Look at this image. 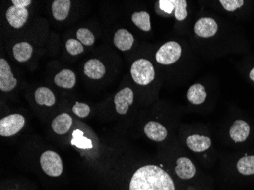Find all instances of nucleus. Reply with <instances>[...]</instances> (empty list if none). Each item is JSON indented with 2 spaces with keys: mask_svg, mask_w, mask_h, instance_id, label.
<instances>
[{
  "mask_svg": "<svg viewBox=\"0 0 254 190\" xmlns=\"http://www.w3.org/2000/svg\"><path fill=\"white\" fill-rule=\"evenodd\" d=\"M194 30L200 38H212L218 31V25L213 18H202L195 23Z\"/></svg>",
  "mask_w": 254,
  "mask_h": 190,
  "instance_id": "9",
  "label": "nucleus"
},
{
  "mask_svg": "<svg viewBox=\"0 0 254 190\" xmlns=\"http://www.w3.org/2000/svg\"><path fill=\"white\" fill-rule=\"evenodd\" d=\"M54 82L60 88H73L76 82L75 73L70 69H63L54 78Z\"/></svg>",
  "mask_w": 254,
  "mask_h": 190,
  "instance_id": "17",
  "label": "nucleus"
},
{
  "mask_svg": "<svg viewBox=\"0 0 254 190\" xmlns=\"http://www.w3.org/2000/svg\"><path fill=\"white\" fill-rule=\"evenodd\" d=\"M11 2L15 6L18 8H27L31 4V0H11Z\"/></svg>",
  "mask_w": 254,
  "mask_h": 190,
  "instance_id": "31",
  "label": "nucleus"
},
{
  "mask_svg": "<svg viewBox=\"0 0 254 190\" xmlns=\"http://www.w3.org/2000/svg\"><path fill=\"white\" fill-rule=\"evenodd\" d=\"M84 72L91 79H101L106 73V68L98 59H91L84 65Z\"/></svg>",
  "mask_w": 254,
  "mask_h": 190,
  "instance_id": "10",
  "label": "nucleus"
},
{
  "mask_svg": "<svg viewBox=\"0 0 254 190\" xmlns=\"http://www.w3.org/2000/svg\"><path fill=\"white\" fill-rule=\"evenodd\" d=\"M28 18V11L26 8H18L12 5L6 11V18L8 24L12 28H21L25 25Z\"/></svg>",
  "mask_w": 254,
  "mask_h": 190,
  "instance_id": "8",
  "label": "nucleus"
},
{
  "mask_svg": "<svg viewBox=\"0 0 254 190\" xmlns=\"http://www.w3.org/2000/svg\"><path fill=\"white\" fill-rule=\"evenodd\" d=\"M34 98L37 104L39 105H45L51 107L56 102L55 96L54 93L49 88L41 87L38 88L34 94Z\"/></svg>",
  "mask_w": 254,
  "mask_h": 190,
  "instance_id": "21",
  "label": "nucleus"
},
{
  "mask_svg": "<svg viewBox=\"0 0 254 190\" xmlns=\"http://www.w3.org/2000/svg\"><path fill=\"white\" fill-rule=\"evenodd\" d=\"M158 2H159L160 8L167 13H172V11L175 9V6L173 5L171 0H161Z\"/></svg>",
  "mask_w": 254,
  "mask_h": 190,
  "instance_id": "30",
  "label": "nucleus"
},
{
  "mask_svg": "<svg viewBox=\"0 0 254 190\" xmlns=\"http://www.w3.org/2000/svg\"><path fill=\"white\" fill-rule=\"evenodd\" d=\"M175 6V18L178 21H183L188 16L187 1L185 0H171Z\"/></svg>",
  "mask_w": 254,
  "mask_h": 190,
  "instance_id": "25",
  "label": "nucleus"
},
{
  "mask_svg": "<svg viewBox=\"0 0 254 190\" xmlns=\"http://www.w3.org/2000/svg\"><path fill=\"white\" fill-rule=\"evenodd\" d=\"M33 47L27 42L18 43L13 47V55L18 62H26L32 55Z\"/></svg>",
  "mask_w": 254,
  "mask_h": 190,
  "instance_id": "20",
  "label": "nucleus"
},
{
  "mask_svg": "<svg viewBox=\"0 0 254 190\" xmlns=\"http://www.w3.org/2000/svg\"><path fill=\"white\" fill-rule=\"evenodd\" d=\"M219 2L222 4L223 8L228 11H235L237 8L243 6L245 3L243 0H220Z\"/></svg>",
  "mask_w": 254,
  "mask_h": 190,
  "instance_id": "29",
  "label": "nucleus"
},
{
  "mask_svg": "<svg viewBox=\"0 0 254 190\" xmlns=\"http://www.w3.org/2000/svg\"><path fill=\"white\" fill-rule=\"evenodd\" d=\"M250 78H251L253 81H254V68H253L251 72H250Z\"/></svg>",
  "mask_w": 254,
  "mask_h": 190,
  "instance_id": "32",
  "label": "nucleus"
},
{
  "mask_svg": "<svg viewBox=\"0 0 254 190\" xmlns=\"http://www.w3.org/2000/svg\"><path fill=\"white\" fill-rule=\"evenodd\" d=\"M72 136L73 138L71 141L72 145H75L77 148H82V149H89L92 148V142L91 140L84 136L83 132L81 130H75Z\"/></svg>",
  "mask_w": 254,
  "mask_h": 190,
  "instance_id": "24",
  "label": "nucleus"
},
{
  "mask_svg": "<svg viewBox=\"0 0 254 190\" xmlns=\"http://www.w3.org/2000/svg\"><path fill=\"white\" fill-rule=\"evenodd\" d=\"M114 43L120 51H129L133 45L134 38L127 30L119 29L114 34Z\"/></svg>",
  "mask_w": 254,
  "mask_h": 190,
  "instance_id": "14",
  "label": "nucleus"
},
{
  "mask_svg": "<svg viewBox=\"0 0 254 190\" xmlns=\"http://www.w3.org/2000/svg\"><path fill=\"white\" fill-rule=\"evenodd\" d=\"M134 94L132 89L125 88L121 90L114 97V104L117 112L121 115L126 114L129 106L133 103Z\"/></svg>",
  "mask_w": 254,
  "mask_h": 190,
  "instance_id": "7",
  "label": "nucleus"
},
{
  "mask_svg": "<svg viewBox=\"0 0 254 190\" xmlns=\"http://www.w3.org/2000/svg\"><path fill=\"white\" fill-rule=\"evenodd\" d=\"M70 7L69 0H55L51 7L54 18L57 21H64L68 17Z\"/></svg>",
  "mask_w": 254,
  "mask_h": 190,
  "instance_id": "18",
  "label": "nucleus"
},
{
  "mask_svg": "<svg viewBox=\"0 0 254 190\" xmlns=\"http://www.w3.org/2000/svg\"><path fill=\"white\" fill-rule=\"evenodd\" d=\"M65 47H66L68 54L72 56L78 55V54L83 53L84 51L83 45L78 40H68L65 44Z\"/></svg>",
  "mask_w": 254,
  "mask_h": 190,
  "instance_id": "27",
  "label": "nucleus"
},
{
  "mask_svg": "<svg viewBox=\"0 0 254 190\" xmlns=\"http://www.w3.org/2000/svg\"><path fill=\"white\" fill-rule=\"evenodd\" d=\"M181 54V45L175 41H169L160 47L155 54V59L161 65H171L179 60Z\"/></svg>",
  "mask_w": 254,
  "mask_h": 190,
  "instance_id": "3",
  "label": "nucleus"
},
{
  "mask_svg": "<svg viewBox=\"0 0 254 190\" xmlns=\"http://www.w3.org/2000/svg\"><path fill=\"white\" fill-rule=\"evenodd\" d=\"M132 21L135 26L143 31L151 30V20L150 15L146 11H138L132 14Z\"/></svg>",
  "mask_w": 254,
  "mask_h": 190,
  "instance_id": "22",
  "label": "nucleus"
},
{
  "mask_svg": "<svg viewBox=\"0 0 254 190\" xmlns=\"http://www.w3.org/2000/svg\"><path fill=\"white\" fill-rule=\"evenodd\" d=\"M175 173L181 179L188 180L195 175L196 169L192 161L187 158H180L177 160Z\"/></svg>",
  "mask_w": 254,
  "mask_h": 190,
  "instance_id": "12",
  "label": "nucleus"
},
{
  "mask_svg": "<svg viewBox=\"0 0 254 190\" xmlns=\"http://www.w3.org/2000/svg\"><path fill=\"white\" fill-rule=\"evenodd\" d=\"M250 131L251 128L248 123L242 120H238L230 128V137L235 142H243L249 136Z\"/></svg>",
  "mask_w": 254,
  "mask_h": 190,
  "instance_id": "11",
  "label": "nucleus"
},
{
  "mask_svg": "<svg viewBox=\"0 0 254 190\" xmlns=\"http://www.w3.org/2000/svg\"><path fill=\"white\" fill-rule=\"evenodd\" d=\"M207 94L203 85L195 84L192 85L188 91L187 97L190 102L195 105H199L205 101Z\"/></svg>",
  "mask_w": 254,
  "mask_h": 190,
  "instance_id": "19",
  "label": "nucleus"
},
{
  "mask_svg": "<svg viewBox=\"0 0 254 190\" xmlns=\"http://www.w3.org/2000/svg\"><path fill=\"white\" fill-rule=\"evenodd\" d=\"M129 190H175L169 174L156 165H146L135 171Z\"/></svg>",
  "mask_w": 254,
  "mask_h": 190,
  "instance_id": "1",
  "label": "nucleus"
},
{
  "mask_svg": "<svg viewBox=\"0 0 254 190\" xmlns=\"http://www.w3.org/2000/svg\"><path fill=\"white\" fill-rule=\"evenodd\" d=\"M132 79L139 85H147L155 79L153 65L145 59H139L132 63L130 69Z\"/></svg>",
  "mask_w": 254,
  "mask_h": 190,
  "instance_id": "2",
  "label": "nucleus"
},
{
  "mask_svg": "<svg viewBox=\"0 0 254 190\" xmlns=\"http://www.w3.org/2000/svg\"><path fill=\"white\" fill-rule=\"evenodd\" d=\"M72 112L80 118H85L90 114V107L84 103L76 102L72 108Z\"/></svg>",
  "mask_w": 254,
  "mask_h": 190,
  "instance_id": "28",
  "label": "nucleus"
},
{
  "mask_svg": "<svg viewBox=\"0 0 254 190\" xmlns=\"http://www.w3.org/2000/svg\"><path fill=\"white\" fill-rule=\"evenodd\" d=\"M72 124V118L70 115L66 113H63L54 118L51 126L54 132L59 135H64L68 132Z\"/></svg>",
  "mask_w": 254,
  "mask_h": 190,
  "instance_id": "16",
  "label": "nucleus"
},
{
  "mask_svg": "<svg viewBox=\"0 0 254 190\" xmlns=\"http://www.w3.org/2000/svg\"><path fill=\"white\" fill-rule=\"evenodd\" d=\"M187 145L194 152H202L210 148L212 141L209 137L193 135L187 138Z\"/></svg>",
  "mask_w": 254,
  "mask_h": 190,
  "instance_id": "15",
  "label": "nucleus"
},
{
  "mask_svg": "<svg viewBox=\"0 0 254 190\" xmlns=\"http://www.w3.org/2000/svg\"><path fill=\"white\" fill-rule=\"evenodd\" d=\"M41 168L46 174L51 177H59L63 173V162L59 154L53 151H47L41 156Z\"/></svg>",
  "mask_w": 254,
  "mask_h": 190,
  "instance_id": "4",
  "label": "nucleus"
},
{
  "mask_svg": "<svg viewBox=\"0 0 254 190\" xmlns=\"http://www.w3.org/2000/svg\"><path fill=\"white\" fill-rule=\"evenodd\" d=\"M78 41L84 45L91 46L95 43V36L90 30L87 28H80L76 33Z\"/></svg>",
  "mask_w": 254,
  "mask_h": 190,
  "instance_id": "26",
  "label": "nucleus"
},
{
  "mask_svg": "<svg viewBox=\"0 0 254 190\" xmlns=\"http://www.w3.org/2000/svg\"><path fill=\"white\" fill-rule=\"evenodd\" d=\"M237 168L240 174L245 176L254 174V155L245 156L238 161Z\"/></svg>",
  "mask_w": 254,
  "mask_h": 190,
  "instance_id": "23",
  "label": "nucleus"
},
{
  "mask_svg": "<svg viewBox=\"0 0 254 190\" xmlns=\"http://www.w3.org/2000/svg\"><path fill=\"white\" fill-rule=\"evenodd\" d=\"M16 78L11 72V67L5 59H0V90L9 92L17 86Z\"/></svg>",
  "mask_w": 254,
  "mask_h": 190,
  "instance_id": "6",
  "label": "nucleus"
},
{
  "mask_svg": "<svg viewBox=\"0 0 254 190\" xmlns=\"http://www.w3.org/2000/svg\"><path fill=\"white\" fill-rule=\"evenodd\" d=\"M145 135L151 140L162 141L166 138L168 131L163 125L155 121H150L144 128Z\"/></svg>",
  "mask_w": 254,
  "mask_h": 190,
  "instance_id": "13",
  "label": "nucleus"
},
{
  "mask_svg": "<svg viewBox=\"0 0 254 190\" xmlns=\"http://www.w3.org/2000/svg\"><path fill=\"white\" fill-rule=\"evenodd\" d=\"M25 124V117L21 114H10L0 121V135L12 136L22 129Z\"/></svg>",
  "mask_w": 254,
  "mask_h": 190,
  "instance_id": "5",
  "label": "nucleus"
}]
</instances>
